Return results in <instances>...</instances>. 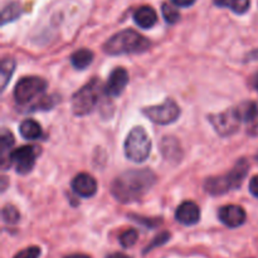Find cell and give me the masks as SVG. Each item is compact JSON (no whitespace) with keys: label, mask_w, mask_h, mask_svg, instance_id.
<instances>
[{"label":"cell","mask_w":258,"mask_h":258,"mask_svg":"<svg viewBox=\"0 0 258 258\" xmlns=\"http://www.w3.org/2000/svg\"><path fill=\"white\" fill-rule=\"evenodd\" d=\"M143 112L149 120L158 125H169L178 120L180 116V108L175 101L166 100L163 105L145 107Z\"/></svg>","instance_id":"7"},{"label":"cell","mask_w":258,"mask_h":258,"mask_svg":"<svg viewBox=\"0 0 258 258\" xmlns=\"http://www.w3.org/2000/svg\"><path fill=\"white\" fill-rule=\"evenodd\" d=\"M251 83H252V86H253L254 90L258 92V73H256V75L251 78Z\"/></svg>","instance_id":"29"},{"label":"cell","mask_w":258,"mask_h":258,"mask_svg":"<svg viewBox=\"0 0 258 258\" xmlns=\"http://www.w3.org/2000/svg\"><path fill=\"white\" fill-rule=\"evenodd\" d=\"M93 60V53L91 52L90 49H86V48H82V49H78L71 55V63L75 68L77 70H86L88 66L92 63Z\"/></svg>","instance_id":"17"},{"label":"cell","mask_w":258,"mask_h":258,"mask_svg":"<svg viewBox=\"0 0 258 258\" xmlns=\"http://www.w3.org/2000/svg\"><path fill=\"white\" fill-rule=\"evenodd\" d=\"M47 82L39 77H24L17 83L14 88V98L18 103H29L37 96L44 92Z\"/></svg>","instance_id":"6"},{"label":"cell","mask_w":258,"mask_h":258,"mask_svg":"<svg viewBox=\"0 0 258 258\" xmlns=\"http://www.w3.org/2000/svg\"><path fill=\"white\" fill-rule=\"evenodd\" d=\"M15 70V62L12 58H5L2 62V90L7 87L10 77Z\"/></svg>","instance_id":"18"},{"label":"cell","mask_w":258,"mask_h":258,"mask_svg":"<svg viewBox=\"0 0 258 258\" xmlns=\"http://www.w3.org/2000/svg\"><path fill=\"white\" fill-rule=\"evenodd\" d=\"M14 145V136L10 131H8L7 128L2 131V138H0V150H2V158L4 156V154L7 151H9L12 149V146Z\"/></svg>","instance_id":"22"},{"label":"cell","mask_w":258,"mask_h":258,"mask_svg":"<svg viewBox=\"0 0 258 258\" xmlns=\"http://www.w3.org/2000/svg\"><path fill=\"white\" fill-rule=\"evenodd\" d=\"M20 219V214L14 206H5L3 208V221L8 224H15Z\"/></svg>","instance_id":"20"},{"label":"cell","mask_w":258,"mask_h":258,"mask_svg":"<svg viewBox=\"0 0 258 258\" xmlns=\"http://www.w3.org/2000/svg\"><path fill=\"white\" fill-rule=\"evenodd\" d=\"M161 13H163V17L169 24H175L180 19V13L178 12V9L175 8L174 4H168V3H164L163 7H161Z\"/></svg>","instance_id":"19"},{"label":"cell","mask_w":258,"mask_h":258,"mask_svg":"<svg viewBox=\"0 0 258 258\" xmlns=\"http://www.w3.org/2000/svg\"><path fill=\"white\" fill-rule=\"evenodd\" d=\"M249 191H251L252 196L258 198V175L253 176L249 181Z\"/></svg>","instance_id":"27"},{"label":"cell","mask_w":258,"mask_h":258,"mask_svg":"<svg viewBox=\"0 0 258 258\" xmlns=\"http://www.w3.org/2000/svg\"><path fill=\"white\" fill-rule=\"evenodd\" d=\"M236 110L242 122H253V121L257 120L258 105L256 102L246 101V102H242L241 105H238V107H236Z\"/></svg>","instance_id":"15"},{"label":"cell","mask_w":258,"mask_h":258,"mask_svg":"<svg viewBox=\"0 0 258 258\" xmlns=\"http://www.w3.org/2000/svg\"><path fill=\"white\" fill-rule=\"evenodd\" d=\"M101 91H102V83L97 78H93L81 90H78L72 97L73 113L77 116H85L92 112L100 101Z\"/></svg>","instance_id":"4"},{"label":"cell","mask_w":258,"mask_h":258,"mask_svg":"<svg viewBox=\"0 0 258 258\" xmlns=\"http://www.w3.org/2000/svg\"><path fill=\"white\" fill-rule=\"evenodd\" d=\"M196 3V0H171V4H174L175 7H181V8H188Z\"/></svg>","instance_id":"28"},{"label":"cell","mask_w":258,"mask_h":258,"mask_svg":"<svg viewBox=\"0 0 258 258\" xmlns=\"http://www.w3.org/2000/svg\"><path fill=\"white\" fill-rule=\"evenodd\" d=\"M107 258H130V257L126 256V254H123V253H112V254H110Z\"/></svg>","instance_id":"30"},{"label":"cell","mask_w":258,"mask_h":258,"mask_svg":"<svg viewBox=\"0 0 258 258\" xmlns=\"http://www.w3.org/2000/svg\"><path fill=\"white\" fill-rule=\"evenodd\" d=\"M175 217L179 223L184 226H193L198 223L201 219V209L194 202H183L176 209Z\"/></svg>","instance_id":"13"},{"label":"cell","mask_w":258,"mask_h":258,"mask_svg":"<svg viewBox=\"0 0 258 258\" xmlns=\"http://www.w3.org/2000/svg\"><path fill=\"white\" fill-rule=\"evenodd\" d=\"M209 118H211V123L213 125V127L221 136H231L232 134L238 130L242 122L236 108H229L224 112L212 115L209 116Z\"/></svg>","instance_id":"9"},{"label":"cell","mask_w":258,"mask_h":258,"mask_svg":"<svg viewBox=\"0 0 258 258\" xmlns=\"http://www.w3.org/2000/svg\"><path fill=\"white\" fill-rule=\"evenodd\" d=\"M39 155V148L37 146H22L9 153V165H13L19 174H28L34 168L37 156Z\"/></svg>","instance_id":"8"},{"label":"cell","mask_w":258,"mask_h":258,"mask_svg":"<svg viewBox=\"0 0 258 258\" xmlns=\"http://www.w3.org/2000/svg\"><path fill=\"white\" fill-rule=\"evenodd\" d=\"M64 258H90L86 254H80V253H76V254H70V256L64 257Z\"/></svg>","instance_id":"31"},{"label":"cell","mask_w":258,"mask_h":258,"mask_svg":"<svg viewBox=\"0 0 258 258\" xmlns=\"http://www.w3.org/2000/svg\"><path fill=\"white\" fill-rule=\"evenodd\" d=\"M150 47L148 38L133 29H125L116 33L103 45V50L111 55L133 54L145 52Z\"/></svg>","instance_id":"2"},{"label":"cell","mask_w":258,"mask_h":258,"mask_svg":"<svg viewBox=\"0 0 258 258\" xmlns=\"http://www.w3.org/2000/svg\"><path fill=\"white\" fill-rule=\"evenodd\" d=\"M19 133L27 140H37L42 136V127L34 120H25L20 123Z\"/></svg>","instance_id":"16"},{"label":"cell","mask_w":258,"mask_h":258,"mask_svg":"<svg viewBox=\"0 0 258 258\" xmlns=\"http://www.w3.org/2000/svg\"><path fill=\"white\" fill-rule=\"evenodd\" d=\"M252 57L256 58V59H258V50H256V52H254L253 54H252Z\"/></svg>","instance_id":"32"},{"label":"cell","mask_w":258,"mask_h":258,"mask_svg":"<svg viewBox=\"0 0 258 258\" xmlns=\"http://www.w3.org/2000/svg\"><path fill=\"white\" fill-rule=\"evenodd\" d=\"M139 239V233L135 229H127L120 236V243L123 248H130L135 246V243Z\"/></svg>","instance_id":"21"},{"label":"cell","mask_w":258,"mask_h":258,"mask_svg":"<svg viewBox=\"0 0 258 258\" xmlns=\"http://www.w3.org/2000/svg\"><path fill=\"white\" fill-rule=\"evenodd\" d=\"M72 189L82 198H91L97 191V181L87 173H81L72 180Z\"/></svg>","instance_id":"12"},{"label":"cell","mask_w":258,"mask_h":258,"mask_svg":"<svg viewBox=\"0 0 258 258\" xmlns=\"http://www.w3.org/2000/svg\"><path fill=\"white\" fill-rule=\"evenodd\" d=\"M40 256V248L37 246L28 247V248L23 249V251L18 252L14 258H39Z\"/></svg>","instance_id":"25"},{"label":"cell","mask_w":258,"mask_h":258,"mask_svg":"<svg viewBox=\"0 0 258 258\" xmlns=\"http://www.w3.org/2000/svg\"><path fill=\"white\" fill-rule=\"evenodd\" d=\"M156 183V175L149 169L127 170L115 179L111 193L121 203L140 201Z\"/></svg>","instance_id":"1"},{"label":"cell","mask_w":258,"mask_h":258,"mask_svg":"<svg viewBox=\"0 0 258 258\" xmlns=\"http://www.w3.org/2000/svg\"><path fill=\"white\" fill-rule=\"evenodd\" d=\"M249 0H227V7L231 8L236 14H244L249 9Z\"/></svg>","instance_id":"23"},{"label":"cell","mask_w":258,"mask_h":258,"mask_svg":"<svg viewBox=\"0 0 258 258\" xmlns=\"http://www.w3.org/2000/svg\"><path fill=\"white\" fill-rule=\"evenodd\" d=\"M169 238H170V234H169L168 232H163V233H160L159 236H156L155 238H154V241L149 244L148 248L145 249V252H149L150 249L155 248V247H159L161 246V244L166 243V242L169 241Z\"/></svg>","instance_id":"26"},{"label":"cell","mask_w":258,"mask_h":258,"mask_svg":"<svg viewBox=\"0 0 258 258\" xmlns=\"http://www.w3.org/2000/svg\"><path fill=\"white\" fill-rule=\"evenodd\" d=\"M248 161L246 159H239L229 173L207 179L204 183V189L211 196H222V194L228 193L229 190H236L242 185L244 178L248 174Z\"/></svg>","instance_id":"3"},{"label":"cell","mask_w":258,"mask_h":258,"mask_svg":"<svg viewBox=\"0 0 258 258\" xmlns=\"http://www.w3.org/2000/svg\"><path fill=\"white\" fill-rule=\"evenodd\" d=\"M151 140L143 127H134L125 141V155L134 163H143L150 156Z\"/></svg>","instance_id":"5"},{"label":"cell","mask_w":258,"mask_h":258,"mask_svg":"<svg viewBox=\"0 0 258 258\" xmlns=\"http://www.w3.org/2000/svg\"><path fill=\"white\" fill-rule=\"evenodd\" d=\"M219 219L223 224H226L229 228H237L242 226L246 221V212L242 207L236 204H229L224 206L219 209Z\"/></svg>","instance_id":"10"},{"label":"cell","mask_w":258,"mask_h":258,"mask_svg":"<svg viewBox=\"0 0 258 258\" xmlns=\"http://www.w3.org/2000/svg\"><path fill=\"white\" fill-rule=\"evenodd\" d=\"M134 20L143 29H150L158 22V15L153 8L149 5H144L134 13Z\"/></svg>","instance_id":"14"},{"label":"cell","mask_w":258,"mask_h":258,"mask_svg":"<svg viewBox=\"0 0 258 258\" xmlns=\"http://www.w3.org/2000/svg\"><path fill=\"white\" fill-rule=\"evenodd\" d=\"M20 14L19 5L17 3H12V4L8 5L7 8H4L3 10V24L10 22V20H14L15 18H18V15Z\"/></svg>","instance_id":"24"},{"label":"cell","mask_w":258,"mask_h":258,"mask_svg":"<svg viewBox=\"0 0 258 258\" xmlns=\"http://www.w3.org/2000/svg\"><path fill=\"white\" fill-rule=\"evenodd\" d=\"M128 83V73L125 68H116L108 77L105 92L111 97H118Z\"/></svg>","instance_id":"11"}]
</instances>
